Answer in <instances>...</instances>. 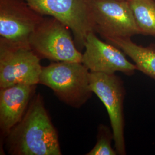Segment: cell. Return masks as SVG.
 Segmentation results:
<instances>
[{"mask_svg": "<svg viewBox=\"0 0 155 155\" xmlns=\"http://www.w3.org/2000/svg\"><path fill=\"white\" fill-rule=\"evenodd\" d=\"M90 85L93 93L102 102L107 111L117 154L126 155L124 116L126 92L122 79L115 74L90 72Z\"/></svg>", "mask_w": 155, "mask_h": 155, "instance_id": "8992f818", "label": "cell"}, {"mask_svg": "<svg viewBox=\"0 0 155 155\" xmlns=\"http://www.w3.org/2000/svg\"><path fill=\"white\" fill-rule=\"evenodd\" d=\"M105 40L129 56L137 70L155 81V45L145 47L136 44L131 38H110Z\"/></svg>", "mask_w": 155, "mask_h": 155, "instance_id": "8fae6325", "label": "cell"}, {"mask_svg": "<svg viewBox=\"0 0 155 155\" xmlns=\"http://www.w3.org/2000/svg\"><path fill=\"white\" fill-rule=\"evenodd\" d=\"M45 16L25 0H0V39L29 44V39Z\"/></svg>", "mask_w": 155, "mask_h": 155, "instance_id": "ba28073f", "label": "cell"}, {"mask_svg": "<svg viewBox=\"0 0 155 155\" xmlns=\"http://www.w3.org/2000/svg\"><path fill=\"white\" fill-rule=\"evenodd\" d=\"M92 17L94 32L105 40L141 34L128 1L93 0Z\"/></svg>", "mask_w": 155, "mask_h": 155, "instance_id": "52a82bcc", "label": "cell"}, {"mask_svg": "<svg viewBox=\"0 0 155 155\" xmlns=\"http://www.w3.org/2000/svg\"><path fill=\"white\" fill-rule=\"evenodd\" d=\"M125 1H130V0H125Z\"/></svg>", "mask_w": 155, "mask_h": 155, "instance_id": "5bb4252c", "label": "cell"}, {"mask_svg": "<svg viewBox=\"0 0 155 155\" xmlns=\"http://www.w3.org/2000/svg\"><path fill=\"white\" fill-rule=\"evenodd\" d=\"M70 29L52 17H45L29 39V45L40 59L54 61L81 62L82 54Z\"/></svg>", "mask_w": 155, "mask_h": 155, "instance_id": "3957f363", "label": "cell"}, {"mask_svg": "<svg viewBox=\"0 0 155 155\" xmlns=\"http://www.w3.org/2000/svg\"><path fill=\"white\" fill-rule=\"evenodd\" d=\"M29 44L0 39V88L16 84L37 85L42 67Z\"/></svg>", "mask_w": 155, "mask_h": 155, "instance_id": "277c9868", "label": "cell"}, {"mask_svg": "<svg viewBox=\"0 0 155 155\" xmlns=\"http://www.w3.org/2000/svg\"><path fill=\"white\" fill-rule=\"evenodd\" d=\"M114 140L113 132L104 125L98 127L97 141L94 148L86 155H116V150L111 146V141Z\"/></svg>", "mask_w": 155, "mask_h": 155, "instance_id": "4fadbf2b", "label": "cell"}, {"mask_svg": "<svg viewBox=\"0 0 155 155\" xmlns=\"http://www.w3.org/2000/svg\"><path fill=\"white\" fill-rule=\"evenodd\" d=\"M82 54L81 63L90 72L115 74L121 72L132 75L137 67L126 58V55L116 46L99 39L94 32L88 34Z\"/></svg>", "mask_w": 155, "mask_h": 155, "instance_id": "9c48e42d", "label": "cell"}, {"mask_svg": "<svg viewBox=\"0 0 155 155\" xmlns=\"http://www.w3.org/2000/svg\"><path fill=\"white\" fill-rule=\"evenodd\" d=\"M39 84L51 89L68 105L81 107L93 93L90 71L81 62L54 61L42 67Z\"/></svg>", "mask_w": 155, "mask_h": 155, "instance_id": "7a4b0ae2", "label": "cell"}, {"mask_svg": "<svg viewBox=\"0 0 155 155\" xmlns=\"http://www.w3.org/2000/svg\"><path fill=\"white\" fill-rule=\"evenodd\" d=\"M36 85L16 84L0 88V127L7 136L21 121L33 96Z\"/></svg>", "mask_w": 155, "mask_h": 155, "instance_id": "30bf717a", "label": "cell"}, {"mask_svg": "<svg viewBox=\"0 0 155 155\" xmlns=\"http://www.w3.org/2000/svg\"><path fill=\"white\" fill-rule=\"evenodd\" d=\"M43 16L52 17L70 29L79 50L84 48L90 32H94L93 0H25Z\"/></svg>", "mask_w": 155, "mask_h": 155, "instance_id": "5b68a950", "label": "cell"}, {"mask_svg": "<svg viewBox=\"0 0 155 155\" xmlns=\"http://www.w3.org/2000/svg\"><path fill=\"white\" fill-rule=\"evenodd\" d=\"M6 144L11 155H61L58 134L40 94L33 96L21 121L6 136Z\"/></svg>", "mask_w": 155, "mask_h": 155, "instance_id": "6da1fadb", "label": "cell"}, {"mask_svg": "<svg viewBox=\"0 0 155 155\" xmlns=\"http://www.w3.org/2000/svg\"><path fill=\"white\" fill-rule=\"evenodd\" d=\"M129 3L141 34L155 38V0H130Z\"/></svg>", "mask_w": 155, "mask_h": 155, "instance_id": "7c38bea8", "label": "cell"}]
</instances>
